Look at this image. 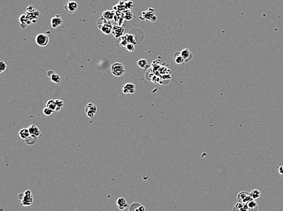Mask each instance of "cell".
<instances>
[{"label":"cell","instance_id":"2","mask_svg":"<svg viewBox=\"0 0 283 211\" xmlns=\"http://www.w3.org/2000/svg\"><path fill=\"white\" fill-rule=\"evenodd\" d=\"M111 73L115 77H121L126 72V69L123 64L120 62L113 63L111 67Z\"/></svg>","mask_w":283,"mask_h":211},{"label":"cell","instance_id":"27","mask_svg":"<svg viewBox=\"0 0 283 211\" xmlns=\"http://www.w3.org/2000/svg\"><path fill=\"white\" fill-rule=\"evenodd\" d=\"M7 69V64L5 62H4L2 60L0 62V73H2L3 72L5 71Z\"/></svg>","mask_w":283,"mask_h":211},{"label":"cell","instance_id":"11","mask_svg":"<svg viewBox=\"0 0 283 211\" xmlns=\"http://www.w3.org/2000/svg\"><path fill=\"white\" fill-rule=\"evenodd\" d=\"M47 76L51 81L55 84H59L60 82V77L53 70H49L47 72Z\"/></svg>","mask_w":283,"mask_h":211},{"label":"cell","instance_id":"5","mask_svg":"<svg viewBox=\"0 0 283 211\" xmlns=\"http://www.w3.org/2000/svg\"><path fill=\"white\" fill-rule=\"evenodd\" d=\"M85 112L89 118H93L97 112V107L93 103H88L85 107Z\"/></svg>","mask_w":283,"mask_h":211},{"label":"cell","instance_id":"14","mask_svg":"<svg viewBox=\"0 0 283 211\" xmlns=\"http://www.w3.org/2000/svg\"><path fill=\"white\" fill-rule=\"evenodd\" d=\"M28 130H29V133H30V135H34L35 136H37L38 137L41 134V131L40 130V129L38 128L34 124H32L28 128Z\"/></svg>","mask_w":283,"mask_h":211},{"label":"cell","instance_id":"9","mask_svg":"<svg viewBox=\"0 0 283 211\" xmlns=\"http://www.w3.org/2000/svg\"><path fill=\"white\" fill-rule=\"evenodd\" d=\"M63 23V20L59 15H56L55 17H53L51 20V27L53 29L58 28L60 25Z\"/></svg>","mask_w":283,"mask_h":211},{"label":"cell","instance_id":"8","mask_svg":"<svg viewBox=\"0 0 283 211\" xmlns=\"http://www.w3.org/2000/svg\"><path fill=\"white\" fill-rule=\"evenodd\" d=\"M136 86L134 84L132 83H127L125 84L122 87V92L123 93L126 94H134L136 92Z\"/></svg>","mask_w":283,"mask_h":211},{"label":"cell","instance_id":"18","mask_svg":"<svg viewBox=\"0 0 283 211\" xmlns=\"http://www.w3.org/2000/svg\"><path fill=\"white\" fill-rule=\"evenodd\" d=\"M249 211H254V210H257L258 208V204L257 203V202L255 201V200H251L249 202L247 203Z\"/></svg>","mask_w":283,"mask_h":211},{"label":"cell","instance_id":"13","mask_svg":"<svg viewBox=\"0 0 283 211\" xmlns=\"http://www.w3.org/2000/svg\"><path fill=\"white\" fill-rule=\"evenodd\" d=\"M116 204L120 210H125L128 207V204L126 200L123 197H120L117 199Z\"/></svg>","mask_w":283,"mask_h":211},{"label":"cell","instance_id":"19","mask_svg":"<svg viewBox=\"0 0 283 211\" xmlns=\"http://www.w3.org/2000/svg\"><path fill=\"white\" fill-rule=\"evenodd\" d=\"M137 64L140 68L144 69V70H147L148 67V61L144 59H140L139 60H138V62H137Z\"/></svg>","mask_w":283,"mask_h":211},{"label":"cell","instance_id":"10","mask_svg":"<svg viewBox=\"0 0 283 211\" xmlns=\"http://www.w3.org/2000/svg\"><path fill=\"white\" fill-rule=\"evenodd\" d=\"M125 32V29L123 27L120 26H113L112 34L115 38H120L123 35Z\"/></svg>","mask_w":283,"mask_h":211},{"label":"cell","instance_id":"30","mask_svg":"<svg viewBox=\"0 0 283 211\" xmlns=\"http://www.w3.org/2000/svg\"><path fill=\"white\" fill-rule=\"evenodd\" d=\"M138 210V211H145V208L144 206L142 205H140L139 207L136 209V211Z\"/></svg>","mask_w":283,"mask_h":211},{"label":"cell","instance_id":"28","mask_svg":"<svg viewBox=\"0 0 283 211\" xmlns=\"http://www.w3.org/2000/svg\"><path fill=\"white\" fill-rule=\"evenodd\" d=\"M126 48L127 49V51H129V52H133L134 50H135V45L133 43H127L126 45Z\"/></svg>","mask_w":283,"mask_h":211},{"label":"cell","instance_id":"24","mask_svg":"<svg viewBox=\"0 0 283 211\" xmlns=\"http://www.w3.org/2000/svg\"><path fill=\"white\" fill-rule=\"evenodd\" d=\"M126 37V38L127 40V42L128 43H133V44H136V38H135V37L133 35H131V34H127V35H125Z\"/></svg>","mask_w":283,"mask_h":211},{"label":"cell","instance_id":"25","mask_svg":"<svg viewBox=\"0 0 283 211\" xmlns=\"http://www.w3.org/2000/svg\"><path fill=\"white\" fill-rule=\"evenodd\" d=\"M233 210H240L244 211V203L238 202L233 208Z\"/></svg>","mask_w":283,"mask_h":211},{"label":"cell","instance_id":"20","mask_svg":"<svg viewBox=\"0 0 283 211\" xmlns=\"http://www.w3.org/2000/svg\"><path fill=\"white\" fill-rule=\"evenodd\" d=\"M46 107H48L50 108L51 109H52L53 111H56V107H57V105L56 102V100L54 99H50L49 100L46 104Z\"/></svg>","mask_w":283,"mask_h":211},{"label":"cell","instance_id":"22","mask_svg":"<svg viewBox=\"0 0 283 211\" xmlns=\"http://www.w3.org/2000/svg\"><path fill=\"white\" fill-rule=\"evenodd\" d=\"M113 15H114V13L112 12V10L105 11L102 13V17L109 21L112 20Z\"/></svg>","mask_w":283,"mask_h":211},{"label":"cell","instance_id":"29","mask_svg":"<svg viewBox=\"0 0 283 211\" xmlns=\"http://www.w3.org/2000/svg\"><path fill=\"white\" fill-rule=\"evenodd\" d=\"M278 172L283 178V166H280L279 167H278Z\"/></svg>","mask_w":283,"mask_h":211},{"label":"cell","instance_id":"15","mask_svg":"<svg viewBox=\"0 0 283 211\" xmlns=\"http://www.w3.org/2000/svg\"><path fill=\"white\" fill-rule=\"evenodd\" d=\"M173 58V60H174L175 62L176 63L178 64H182L183 63H185L184 59H183V56H181V52H180V51L176 52L175 53H174Z\"/></svg>","mask_w":283,"mask_h":211},{"label":"cell","instance_id":"26","mask_svg":"<svg viewBox=\"0 0 283 211\" xmlns=\"http://www.w3.org/2000/svg\"><path fill=\"white\" fill-rule=\"evenodd\" d=\"M53 110L52 109H51L50 108L48 107H46L43 108V113L46 116H50L53 114Z\"/></svg>","mask_w":283,"mask_h":211},{"label":"cell","instance_id":"3","mask_svg":"<svg viewBox=\"0 0 283 211\" xmlns=\"http://www.w3.org/2000/svg\"><path fill=\"white\" fill-rule=\"evenodd\" d=\"M49 42V38L48 35L41 33L38 34L35 37V42L37 45L39 46H46Z\"/></svg>","mask_w":283,"mask_h":211},{"label":"cell","instance_id":"1","mask_svg":"<svg viewBox=\"0 0 283 211\" xmlns=\"http://www.w3.org/2000/svg\"><path fill=\"white\" fill-rule=\"evenodd\" d=\"M97 26L101 32L105 34L109 35L111 33H112L113 28L112 25L109 20H106L103 17L98 20L97 22Z\"/></svg>","mask_w":283,"mask_h":211},{"label":"cell","instance_id":"17","mask_svg":"<svg viewBox=\"0 0 283 211\" xmlns=\"http://www.w3.org/2000/svg\"><path fill=\"white\" fill-rule=\"evenodd\" d=\"M18 134H19V136H20V138L23 139V140H24L25 139H27L30 135V133H29L28 128H22L21 130H20Z\"/></svg>","mask_w":283,"mask_h":211},{"label":"cell","instance_id":"23","mask_svg":"<svg viewBox=\"0 0 283 211\" xmlns=\"http://www.w3.org/2000/svg\"><path fill=\"white\" fill-rule=\"evenodd\" d=\"M56 105H57V107H56V109L55 111H59L63 107L64 102H63V100H60V99H56Z\"/></svg>","mask_w":283,"mask_h":211},{"label":"cell","instance_id":"6","mask_svg":"<svg viewBox=\"0 0 283 211\" xmlns=\"http://www.w3.org/2000/svg\"><path fill=\"white\" fill-rule=\"evenodd\" d=\"M237 200L238 202L247 204L248 202L253 200L251 196L250 195V193L246 191H242L238 193L237 196Z\"/></svg>","mask_w":283,"mask_h":211},{"label":"cell","instance_id":"4","mask_svg":"<svg viewBox=\"0 0 283 211\" xmlns=\"http://www.w3.org/2000/svg\"><path fill=\"white\" fill-rule=\"evenodd\" d=\"M33 203V196L31 190H28L24 192L23 199L21 200V203L23 206H29Z\"/></svg>","mask_w":283,"mask_h":211},{"label":"cell","instance_id":"16","mask_svg":"<svg viewBox=\"0 0 283 211\" xmlns=\"http://www.w3.org/2000/svg\"><path fill=\"white\" fill-rule=\"evenodd\" d=\"M37 140H38L37 136L30 135L27 139H25L24 141L25 144L28 145V146H34V145L35 144V143L37 142Z\"/></svg>","mask_w":283,"mask_h":211},{"label":"cell","instance_id":"12","mask_svg":"<svg viewBox=\"0 0 283 211\" xmlns=\"http://www.w3.org/2000/svg\"><path fill=\"white\" fill-rule=\"evenodd\" d=\"M181 54L183 59H184L185 63L189 62L190 61L192 60L193 58V54L192 53V52L188 48H185L183 49L181 51Z\"/></svg>","mask_w":283,"mask_h":211},{"label":"cell","instance_id":"7","mask_svg":"<svg viewBox=\"0 0 283 211\" xmlns=\"http://www.w3.org/2000/svg\"><path fill=\"white\" fill-rule=\"evenodd\" d=\"M78 8V4L76 1H69L65 5H64V9L69 14H73L77 10Z\"/></svg>","mask_w":283,"mask_h":211},{"label":"cell","instance_id":"21","mask_svg":"<svg viewBox=\"0 0 283 211\" xmlns=\"http://www.w3.org/2000/svg\"><path fill=\"white\" fill-rule=\"evenodd\" d=\"M250 195L253 200H257L261 196V192L258 189H254L250 193Z\"/></svg>","mask_w":283,"mask_h":211}]
</instances>
